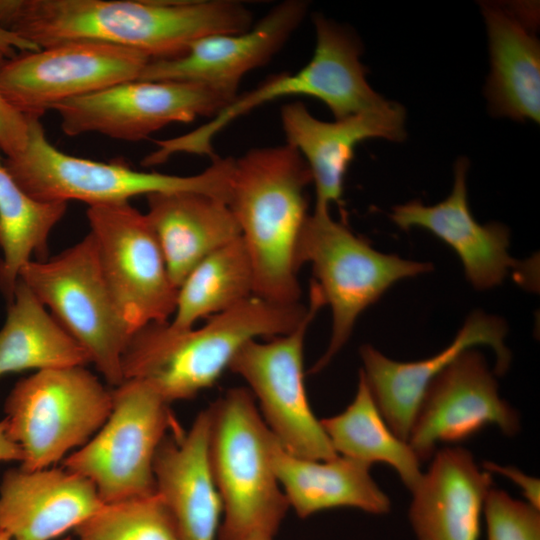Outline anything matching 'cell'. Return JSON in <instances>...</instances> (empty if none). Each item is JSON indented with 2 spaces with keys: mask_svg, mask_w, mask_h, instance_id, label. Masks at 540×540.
<instances>
[{
  "mask_svg": "<svg viewBox=\"0 0 540 540\" xmlns=\"http://www.w3.org/2000/svg\"><path fill=\"white\" fill-rule=\"evenodd\" d=\"M150 58L134 49L68 42L20 52L0 66V91L26 117L40 118L56 104L138 80Z\"/></svg>",
  "mask_w": 540,
  "mask_h": 540,
  "instance_id": "13",
  "label": "cell"
},
{
  "mask_svg": "<svg viewBox=\"0 0 540 540\" xmlns=\"http://www.w3.org/2000/svg\"><path fill=\"white\" fill-rule=\"evenodd\" d=\"M230 100L201 84L179 81H127L56 104L68 136L99 133L140 141L171 124L213 117Z\"/></svg>",
  "mask_w": 540,
  "mask_h": 540,
  "instance_id": "14",
  "label": "cell"
},
{
  "mask_svg": "<svg viewBox=\"0 0 540 540\" xmlns=\"http://www.w3.org/2000/svg\"><path fill=\"white\" fill-rule=\"evenodd\" d=\"M491 70L485 86L496 117L540 120V43L532 4L481 2Z\"/></svg>",
  "mask_w": 540,
  "mask_h": 540,
  "instance_id": "22",
  "label": "cell"
},
{
  "mask_svg": "<svg viewBox=\"0 0 540 540\" xmlns=\"http://www.w3.org/2000/svg\"><path fill=\"white\" fill-rule=\"evenodd\" d=\"M25 149L4 165L31 197L42 202L77 200L89 206L129 202L155 193L198 192L227 202L233 158L216 156L203 172L178 176L137 171L124 163H104L59 151L48 140L40 118L27 117Z\"/></svg>",
  "mask_w": 540,
  "mask_h": 540,
  "instance_id": "6",
  "label": "cell"
},
{
  "mask_svg": "<svg viewBox=\"0 0 540 540\" xmlns=\"http://www.w3.org/2000/svg\"><path fill=\"white\" fill-rule=\"evenodd\" d=\"M469 160L457 159L451 193L443 201L424 205L412 200L396 205L391 220L402 230L418 227L444 241L459 256L466 279L478 290L500 285L521 263L509 254L510 232L499 222L481 225L473 217L467 195Z\"/></svg>",
  "mask_w": 540,
  "mask_h": 540,
  "instance_id": "19",
  "label": "cell"
},
{
  "mask_svg": "<svg viewBox=\"0 0 540 540\" xmlns=\"http://www.w3.org/2000/svg\"><path fill=\"white\" fill-rule=\"evenodd\" d=\"M89 363L82 346L19 279L0 329V377Z\"/></svg>",
  "mask_w": 540,
  "mask_h": 540,
  "instance_id": "26",
  "label": "cell"
},
{
  "mask_svg": "<svg viewBox=\"0 0 540 540\" xmlns=\"http://www.w3.org/2000/svg\"><path fill=\"white\" fill-rule=\"evenodd\" d=\"M308 313L309 305L300 302L282 304L252 295L197 328L149 324L128 339L124 380L144 382L169 404L192 399L216 383L246 343L285 335Z\"/></svg>",
  "mask_w": 540,
  "mask_h": 540,
  "instance_id": "2",
  "label": "cell"
},
{
  "mask_svg": "<svg viewBox=\"0 0 540 540\" xmlns=\"http://www.w3.org/2000/svg\"><path fill=\"white\" fill-rule=\"evenodd\" d=\"M0 26L40 49L100 42L157 60L208 35L246 31L252 13L231 0H0Z\"/></svg>",
  "mask_w": 540,
  "mask_h": 540,
  "instance_id": "1",
  "label": "cell"
},
{
  "mask_svg": "<svg viewBox=\"0 0 540 540\" xmlns=\"http://www.w3.org/2000/svg\"><path fill=\"white\" fill-rule=\"evenodd\" d=\"M282 128L288 145L307 164L315 186L314 209L329 210L343 195L344 180L359 143L370 138L401 142L406 138L405 109L397 102L380 111L322 121L301 102L282 107Z\"/></svg>",
  "mask_w": 540,
  "mask_h": 540,
  "instance_id": "18",
  "label": "cell"
},
{
  "mask_svg": "<svg viewBox=\"0 0 540 540\" xmlns=\"http://www.w3.org/2000/svg\"><path fill=\"white\" fill-rule=\"evenodd\" d=\"M0 540H11V538L6 532L0 530Z\"/></svg>",
  "mask_w": 540,
  "mask_h": 540,
  "instance_id": "36",
  "label": "cell"
},
{
  "mask_svg": "<svg viewBox=\"0 0 540 540\" xmlns=\"http://www.w3.org/2000/svg\"><path fill=\"white\" fill-rule=\"evenodd\" d=\"M320 422L338 455L391 466L410 492L420 482V460L384 420L361 370L353 401L342 413Z\"/></svg>",
  "mask_w": 540,
  "mask_h": 540,
  "instance_id": "27",
  "label": "cell"
},
{
  "mask_svg": "<svg viewBox=\"0 0 540 540\" xmlns=\"http://www.w3.org/2000/svg\"><path fill=\"white\" fill-rule=\"evenodd\" d=\"M483 519L487 540H540V510L503 490L488 491Z\"/></svg>",
  "mask_w": 540,
  "mask_h": 540,
  "instance_id": "31",
  "label": "cell"
},
{
  "mask_svg": "<svg viewBox=\"0 0 540 540\" xmlns=\"http://www.w3.org/2000/svg\"><path fill=\"white\" fill-rule=\"evenodd\" d=\"M246 540H273V538H250Z\"/></svg>",
  "mask_w": 540,
  "mask_h": 540,
  "instance_id": "37",
  "label": "cell"
},
{
  "mask_svg": "<svg viewBox=\"0 0 540 540\" xmlns=\"http://www.w3.org/2000/svg\"><path fill=\"white\" fill-rule=\"evenodd\" d=\"M254 295V273L241 237L199 262L178 288L169 324L187 329Z\"/></svg>",
  "mask_w": 540,
  "mask_h": 540,
  "instance_id": "29",
  "label": "cell"
},
{
  "mask_svg": "<svg viewBox=\"0 0 540 540\" xmlns=\"http://www.w3.org/2000/svg\"><path fill=\"white\" fill-rule=\"evenodd\" d=\"M103 504L90 480L63 466L11 468L0 483V530L11 540H53Z\"/></svg>",
  "mask_w": 540,
  "mask_h": 540,
  "instance_id": "21",
  "label": "cell"
},
{
  "mask_svg": "<svg viewBox=\"0 0 540 540\" xmlns=\"http://www.w3.org/2000/svg\"><path fill=\"white\" fill-rule=\"evenodd\" d=\"M146 198V218L177 288L205 257L241 237L230 207L220 198L187 191Z\"/></svg>",
  "mask_w": 540,
  "mask_h": 540,
  "instance_id": "24",
  "label": "cell"
},
{
  "mask_svg": "<svg viewBox=\"0 0 540 540\" xmlns=\"http://www.w3.org/2000/svg\"><path fill=\"white\" fill-rule=\"evenodd\" d=\"M74 531L78 540H179L172 516L156 492L103 504Z\"/></svg>",
  "mask_w": 540,
  "mask_h": 540,
  "instance_id": "30",
  "label": "cell"
},
{
  "mask_svg": "<svg viewBox=\"0 0 540 540\" xmlns=\"http://www.w3.org/2000/svg\"><path fill=\"white\" fill-rule=\"evenodd\" d=\"M86 215L104 279L130 336L169 322L178 288L146 215L129 202L89 206Z\"/></svg>",
  "mask_w": 540,
  "mask_h": 540,
  "instance_id": "12",
  "label": "cell"
},
{
  "mask_svg": "<svg viewBox=\"0 0 540 540\" xmlns=\"http://www.w3.org/2000/svg\"><path fill=\"white\" fill-rule=\"evenodd\" d=\"M7 57L0 51V66ZM28 141V119L0 91V149L6 157L22 152Z\"/></svg>",
  "mask_w": 540,
  "mask_h": 540,
  "instance_id": "32",
  "label": "cell"
},
{
  "mask_svg": "<svg viewBox=\"0 0 540 540\" xmlns=\"http://www.w3.org/2000/svg\"><path fill=\"white\" fill-rule=\"evenodd\" d=\"M23 452L20 446L14 442L7 432L5 419L0 421V462L18 461L22 462Z\"/></svg>",
  "mask_w": 540,
  "mask_h": 540,
  "instance_id": "35",
  "label": "cell"
},
{
  "mask_svg": "<svg viewBox=\"0 0 540 540\" xmlns=\"http://www.w3.org/2000/svg\"><path fill=\"white\" fill-rule=\"evenodd\" d=\"M494 425L506 436L520 431L519 413L499 395L484 356L468 349L427 388L408 443L420 462L432 458L439 443H459Z\"/></svg>",
  "mask_w": 540,
  "mask_h": 540,
  "instance_id": "15",
  "label": "cell"
},
{
  "mask_svg": "<svg viewBox=\"0 0 540 540\" xmlns=\"http://www.w3.org/2000/svg\"><path fill=\"white\" fill-rule=\"evenodd\" d=\"M63 540H72V538L71 537H66Z\"/></svg>",
  "mask_w": 540,
  "mask_h": 540,
  "instance_id": "38",
  "label": "cell"
},
{
  "mask_svg": "<svg viewBox=\"0 0 540 540\" xmlns=\"http://www.w3.org/2000/svg\"><path fill=\"white\" fill-rule=\"evenodd\" d=\"M316 45L311 60L295 73L269 78L256 88L237 95L206 124L184 135L156 141L157 149L142 161L158 165L176 153L216 157L215 137L241 116L284 97L308 96L322 101L335 119L389 108V101L374 91L360 61L361 43L350 29L320 14L313 17Z\"/></svg>",
  "mask_w": 540,
  "mask_h": 540,
  "instance_id": "4",
  "label": "cell"
},
{
  "mask_svg": "<svg viewBox=\"0 0 540 540\" xmlns=\"http://www.w3.org/2000/svg\"><path fill=\"white\" fill-rule=\"evenodd\" d=\"M492 475L462 447L436 450L411 491L408 517L417 540H479Z\"/></svg>",
  "mask_w": 540,
  "mask_h": 540,
  "instance_id": "23",
  "label": "cell"
},
{
  "mask_svg": "<svg viewBox=\"0 0 540 540\" xmlns=\"http://www.w3.org/2000/svg\"><path fill=\"white\" fill-rule=\"evenodd\" d=\"M209 409V464L223 507L217 540L274 538L290 507L254 396L231 388Z\"/></svg>",
  "mask_w": 540,
  "mask_h": 540,
  "instance_id": "5",
  "label": "cell"
},
{
  "mask_svg": "<svg viewBox=\"0 0 540 540\" xmlns=\"http://www.w3.org/2000/svg\"><path fill=\"white\" fill-rule=\"evenodd\" d=\"M67 210L65 202H42L15 181L0 155V291L9 303L22 267L36 255L47 259L48 239Z\"/></svg>",
  "mask_w": 540,
  "mask_h": 540,
  "instance_id": "28",
  "label": "cell"
},
{
  "mask_svg": "<svg viewBox=\"0 0 540 540\" xmlns=\"http://www.w3.org/2000/svg\"><path fill=\"white\" fill-rule=\"evenodd\" d=\"M506 334L507 325L502 318L477 310L466 318L449 346L423 360L399 362L371 345H363L360 348L361 372L394 434L408 442L415 415L430 383L464 351L479 345L489 346L496 356L494 373L504 374L511 362V353L505 345Z\"/></svg>",
  "mask_w": 540,
  "mask_h": 540,
  "instance_id": "17",
  "label": "cell"
},
{
  "mask_svg": "<svg viewBox=\"0 0 540 540\" xmlns=\"http://www.w3.org/2000/svg\"><path fill=\"white\" fill-rule=\"evenodd\" d=\"M112 390L86 366L36 371L4 403L7 432L22 452L24 470L51 467L83 446L105 423Z\"/></svg>",
  "mask_w": 540,
  "mask_h": 540,
  "instance_id": "8",
  "label": "cell"
},
{
  "mask_svg": "<svg viewBox=\"0 0 540 540\" xmlns=\"http://www.w3.org/2000/svg\"><path fill=\"white\" fill-rule=\"evenodd\" d=\"M307 164L288 144L253 148L233 158L227 204L254 273V295L300 302L296 248L307 216Z\"/></svg>",
  "mask_w": 540,
  "mask_h": 540,
  "instance_id": "3",
  "label": "cell"
},
{
  "mask_svg": "<svg viewBox=\"0 0 540 540\" xmlns=\"http://www.w3.org/2000/svg\"><path fill=\"white\" fill-rule=\"evenodd\" d=\"M210 417L208 407L197 414L189 430L177 424L155 454V490L172 516L179 540L218 539L223 507L209 464Z\"/></svg>",
  "mask_w": 540,
  "mask_h": 540,
  "instance_id": "20",
  "label": "cell"
},
{
  "mask_svg": "<svg viewBox=\"0 0 540 540\" xmlns=\"http://www.w3.org/2000/svg\"><path fill=\"white\" fill-rule=\"evenodd\" d=\"M177 424L170 404L150 386L124 380L112 390L105 423L62 466L90 480L104 504L153 494L156 451Z\"/></svg>",
  "mask_w": 540,
  "mask_h": 540,
  "instance_id": "10",
  "label": "cell"
},
{
  "mask_svg": "<svg viewBox=\"0 0 540 540\" xmlns=\"http://www.w3.org/2000/svg\"><path fill=\"white\" fill-rule=\"evenodd\" d=\"M19 279L82 346L105 381L114 387L121 384L130 334L104 279L91 234L50 259L30 260Z\"/></svg>",
  "mask_w": 540,
  "mask_h": 540,
  "instance_id": "9",
  "label": "cell"
},
{
  "mask_svg": "<svg viewBox=\"0 0 540 540\" xmlns=\"http://www.w3.org/2000/svg\"><path fill=\"white\" fill-rule=\"evenodd\" d=\"M271 462L289 507L301 519L340 507L375 515L391 509L389 497L370 475L371 465L338 455L311 460L286 451L272 434Z\"/></svg>",
  "mask_w": 540,
  "mask_h": 540,
  "instance_id": "25",
  "label": "cell"
},
{
  "mask_svg": "<svg viewBox=\"0 0 540 540\" xmlns=\"http://www.w3.org/2000/svg\"><path fill=\"white\" fill-rule=\"evenodd\" d=\"M298 268L309 263L312 284L332 313V331L325 353L311 372L325 368L351 336L356 320L399 280L433 269L431 263L403 259L374 249L369 241L334 220L329 210L314 209L302 227Z\"/></svg>",
  "mask_w": 540,
  "mask_h": 540,
  "instance_id": "7",
  "label": "cell"
},
{
  "mask_svg": "<svg viewBox=\"0 0 540 540\" xmlns=\"http://www.w3.org/2000/svg\"><path fill=\"white\" fill-rule=\"evenodd\" d=\"M323 306L319 292L311 284L310 310L302 323L270 341H249L228 368L246 381L258 400L263 420L279 444L289 453L311 460L338 456L311 409L304 384L305 335Z\"/></svg>",
  "mask_w": 540,
  "mask_h": 540,
  "instance_id": "11",
  "label": "cell"
},
{
  "mask_svg": "<svg viewBox=\"0 0 540 540\" xmlns=\"http://www.w3.org/2000/svg\"><path fill=\"white\" fill-rule=\"evenodd\" d=\"M40 48L16 34L9 32L0 26V51L7 57L11 58L16 55V51L28 52L37 51Z\"/></svg>",
  "mask_w": 540,
  "mask_h": 540,
  "instance_id": "34",
  "label": "cell"
},
{
  "mask_svg": "<svg viewBox=\"0 0 540 540\" xmlns=\"http://www.w3.org/2000/svg\"><path fill=\"white\" fill-rule=\"evenodd\" d=\"M307 7L301 0L277 4L246 31L208 35L180 56L150 60L138 80L197 83L232 101L243 76L282 48L303 21Z\"/></svg>",
  "mask_w": 540,
  "mask_h": 540,
  "instance_id": "16",
  "label": "cell"
},
{
  "mask_svg": "<svg viewBox=\"0 0 540 540\" xmlns=\"http://www.w3.org/2000/svg\"><path fill=\"white\" fill-rule=\"evenodd\" d=\"M484 470L509 478L523 492L527 503L540 510V480L526 475L514 466H502L493 462H484Z\"/></svg>",
  "mask_w": 540,
  "mask_h": 540,
  "instance_id": "33",
  "label": "cell"
}]
</instances>
